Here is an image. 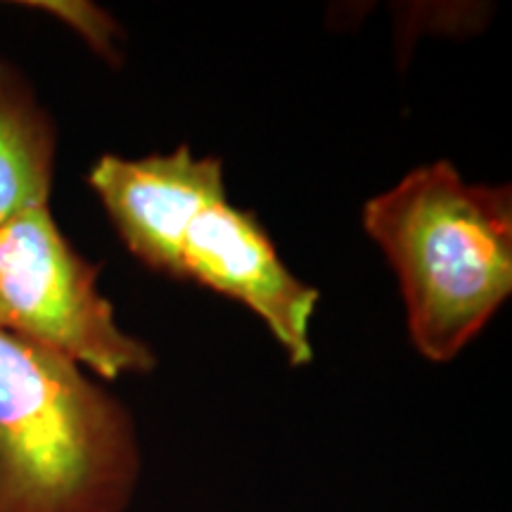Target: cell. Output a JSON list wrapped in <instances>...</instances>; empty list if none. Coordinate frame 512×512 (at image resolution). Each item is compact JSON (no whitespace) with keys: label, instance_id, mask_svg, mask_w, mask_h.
<instances>
[{"label":"cell","instance_id":"cell-1","mask_svg":"<svg viewBox=\"0 0 512 512\" xmlns=\"http://www.w3.org/2000/svg\"><path fill=\"white\" fill-rule=\"evenodd\" d=\"M363 228L399 278L413 347L446 363L512 292L510 185L470 183L425 164L363 207Z\"/></svg>","mask_w":512,"mask_h":512},{"label":"cell","instance_id":"cell-2","mask_svg":"<svg viewBox=\"0 0 512 512\" xmlns=\"http://www.w3.org/2000/svg\"><path fill=\"white\" fill-rule=\"evenodd\" d=\"M143 453L128 408L0 330V512H126Z\"/></svg>","mask_w":512,"mask_h":512},{"label":"cell","instance_id":"cell-6","mask_svg":"<svg viewBox=\"0 0 512 512\" xmlns=\"http://www.w3.org/2000/svg\"><path fill=\"white\" fill-rule=\"evenodd\" d=\"M57 126L15 64L0 60V226L50 204Z\"/></svg>","mask_w":512,"mask_h":512},{"label":"cell","instance_id":"cell-3","mask_svg":"<svg viewBox=\"0 0 512 512\" xmlns=\"http://www.w3.org/2000/svg\"><path fill=\"white\" fill-rule=\"evenodd\" d=\"M93 264L41 204L0 226V330L102 380L152 373L155 351L126 330Z\"/></svg>","mask_w":512,"mask_h":512},{"label":"cell","instance_id":"cell-7","mask_svg":"<svg viewBox=\"0 0 512 512\" xmlns=\"http://www.w3.org/2000/svg\"><path fill=\"white\" fill-rule=\"evenodd\" d=\"M24 8L41 10L46 15L60 19L69 29H74L95 53L105 60L117 62V48L114 38L121 36L119 24L100 10L98 5L83 3V0H36V3H22Z\"/></svg>","mask_w":512,"mask_h":512},{"label":"cell","instance_id":"cell-5","mask_svg":"<svg viewBox=\"0 0 512 512\" xmlns=\"http://www.w3.org/2000/svg\"><path fill=\"white\" fill-rule=\"evenodd\" d=\"M91 185L121 242L150 271L183 280V245L192 221L226 200L223 162L195 157L188 145L171 155L124 159L102 155Z\"/></svg>","mask_w":512,"mask_h":512},{"label":"cell","instance_id":"cell-4","mask_svg":"<svg viewBox=\"0 0 512 512\" xmlns=\"http://www.w3.org/2000/svg\"><path fill=\"white\" fill-rule=\"evenodd\" d=\"M183 280L223 294L256 313L292 366L313 361L311 318L320 294L287 271L254 214L221 200L204 209L183 245Z\"/></svg>","mask_w":512,"mask_h":512}]
</instances>
